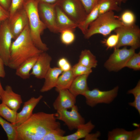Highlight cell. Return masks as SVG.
Wrapping results in <instances>:
<instances>
[{
	"label": "cell",
	"instance_id": "37",
	"mask_svg": "<svg viewBox=\"0 0 140 140\" xmlns=\"http://www.w3.org/2000/svg\"><path fill=\"white\" fill-rule=\"evenodd\" d=\"M87 14L98 4L99 0H80Z\"/></svg>",
	"mask_w": 140,
	"mask_h": 140
},
{
	"label": "cell",
	"instance_id": "38",
	"mask_svg": "<svg viewBox=\"0 0 140 140\" xmlns=\"http://www.w3.org/2000/svg\"><path fill=\"white\" fill-rule=\"evenodd\" d=\"M58 67L61 68L63 71H66L71 69V65L65 58L62 57L59 59L57 62Z\"/></svg>",
	"mask_w": 140,
	"mask_h": 140
},
{
	"label": "cell",
	"instance_id": "32",
	"mask_svg": "<svg viewBox=\"0 0 140 140\" xmlns=\"http://www.w3.org/2000/svg\"><path fill=\"white\" fill-rule=\"evenodd\" d=\"M60 39L64 44L68 45L72 44L74 41L75 36L74 31L71 29H66L60 32Z\"/></svg>",
	"mask_w": 140,
	"mask_h": 140
},
{
	"label": "cell",
	"instance_id": "10",
	"mask_svg": "<svg viewBox=\"0 0 140 140\" xmlns=\"http://www.w3.org/2000/svg\"><path fill=\"white\" fill-rule=\"evenodd\" d=\"M71 109L70 111L68 110L57 111L55 115L57 120L64 122L68 129L72 131L85 123V120L79 113L77 106L75 105Z\"/></svg>",
	"mask_w": 140,
	"mask_h": 140
},
{
	"label": "cell",
	"instance_id": "3",
	"mask_svg": "<svg viewBox=\"0 0 140 140\" xmlns=\"http://www.w3.org/2000/svg\"><path fill=\"white\" fill-rule=\"evenodd\" d=\"M38 3L36 0H26L23 8L27 16L30 33L34 43L39 50L46 52L48 48L43 42L41 36L46 27L39 17L38 10Z\"/></svg>",
	"mask_w": 140,
	"mask_h": 140
},
{
	"label": "cell",
	"instance_id": "44",
	"mask_svg": "<svg viewBox=\"0 0 140 140\" xmlns=\"http://www.w3.org/2000/svg\"><path fill=\"white\" fill-rule=\"evenodd\" d=\"M38 3L43 2L50 4H55L58 0H36Z\"/></svg>",
	"mask_w": 140,
	"mask_h": 140
},
{
	"label": "cell",
	"instance_id": "21",
	"mask_svg": "<svg viewBox=\"0 0 140 140\" xmlns=\"http://www.w3.org/2000/svg\"><path fill=\"white\" fill-rule=\"evenodd\" d=\"M39 55L29 58L21 64L16 69V75L23 79L29 78L31 75L30 71L32 69Z\"/></svg>",
	"mask_w": 140,
	"mask_h": 140
},
{
	"label": "cell",
	"instance_id": "36",
	"mask_svg": "<svg viewBox=\"0 0 140 140\" xmlns=\"http://www.w3.org/2000/svg\"><path fill=\"white\" fill-rule=\"evenodd\" d=\"M26 0H12L8 10L9 18H11L17 11L22 8Z\"/></svg>",
	"mask_w": 140,
	"mask_h": 140
},
{
	"label": "cell",
	"instance_id": "9",
	"mask_svg": "<svg viewBox=\"0 0 140 140\" xmlns=\"http://www.w3.org/2000/svg\"><path fill=\"white\" fill-rule=\"evenodd\" d=\"M9 18L3 20L0 25V57L6 66L8 65L13 39Z\"/></svg>",
	"mask_w": 140,
	"mask_h": 140
},
{
	"label": "cell",
	"instance_id": "33",
	"mask_svg": "<svg viewBox=\"0 0 140 140\" xmlns=\"http://www.w3.org/2000/svg\"><path fill=\"white\" fill-rule=\"evenodd\" d=\"M71 69L75 77L84 75L90 74L92 72V68L86 67L78 62L72 66Z\"/></svg>",
	"mask_w": 140,
	"mask_h": 140
},
{
	"label": "cell",
	"instance_id": "16",
	"mask_svg": "<svg viewBox=\"0 0 140 140\" xmlns=\"http://www.w3.org/2000/svg\"><path fill=\"white\" fill-rule=\"evenodd\" d=\"M1 100L11 109L17 111L22 103V100L20 94L15 93L12 87L6 86L1 95Z\"/></svg>",
	"mask_w": 140,
	"mask_h": 140
},
{
	"label": "cell",
	"instance_id": "42",
	"mask_svg": "<svg viewBox=\"0 0 140 140\" xmlns=\"http://www.w3.org/2000/svg\"><path fill=\"white\" fill-rule=\"evenodd\" d=\"M12 0H0V5L6 10L8 11Z\"/></svg>",
	"mask_w": 140,
	"mask_h": 140
},
{
	"label": "cell",
	"instance_id": "39",
	"mask_svg": "<svg viewBox=\"0 0 140 140\" xmlns=\"http://www.w3.org/2000/svg\"><path fill=\"white\" fill-rule=\"evenodd\" d=\"M101 133L100 131H97L94 133L88 134L85 138V140H97L100 136Z\"/></svg>",
	"mask_w": 140,
	"mask_h": 140
},
{
	"label": "cell",
	"instance_id": "24",
	"mask_svg": "<svg viewBox=\"0 0 140 140\" xmlns=\"http://www.w3.org/2000/svg\"><path fill=\"white\" fill-rule=\"evenodd\" d=\"M99 16V5L97 4L88 14L84 20L78 25V27L84 35L90 25Z\"/></svg>",
	"mask_w": 140,
	"mask_h": 140
},
{
	"label": "cell",
	"instance_id": "23",
	"mask_svg": "<svg viewBox=\"0 0 140 140\" xmlns=\"http://www.w3.org/2000/svg\"><path fill=\"white\" fill-rule=\"evenodd\" d=\"M78 63L91 68L96 67L97 65L95 56L89 50L87 49L81 51Z\"/></svg>",
	"mask_w": 140,
	"mask_h": 140
},
{
	"label": "cell",
	"instance_id": "6",
	"mask_svg": "<svg viewBox=\"0 0 140 140\" xmlns=\"http://www.w3.org/2000/svg\"><path fill=\"white\" fill-rule=\"evenodd\" d=\"M55 4L78 25L84 20L87 15L80 0H58Z\"/></svg>",
	"mask_w": 140,
	"mask_h": 140
},
{
	"label": "cell",
	"instance_id": "43",
	"mask_svg": "<svg viewBox=\"0 0 140 140\" xmlns=\"http://www.w3.org/2000/svg\"><path fill=\"white\" fill-rule=\"evenodd\" d=\"M4 65V62L0 57V78H4L5 76Z\"/></svg>",
	"mask_w": 140,
	"mask_h": 140
},
{
	"label": "cell",
	"instance_id": "4",
	"mask_svg": "<svg viewBox=\"0 0 140 140\" xmlns=\"http://www.w3.org/2000/svg\"><path fill=\"white\" fill-rule=\"evenodd\" d=\"M123 25L119 18L115 15L113 11L108 12L99 15L90 25L84 34V37L88 39L93 35L97 34L106 36L113 31Z\"/></svg>",
	"mask_w": 140,
	"mask_h": 140
},
{
	"label": "cell",
	"instance_id": "30",
	"mask_svg": "<svg viewBox=\"0 0 140 140\" xmlns=\"http://www.w3.org/2000/svg\"><path fill=\"white\" fill-rule=\"evenodd\" d=\"M123 24L126 26H131L135 24L136 17L134 13L129 10L124 11L119 18Z\"/></svg>",
	"mask_w": 140,
	"mask_h": 140
},
{
	"label": "cell",
	"instance_id": "29",
	"mask_svg": "<svg viewBox=\"0 0 140 140\" xmlns=\"http://www.w3.org/2000/svg\"><path fill=\"white\" fill-rule=\"evenodd\" d=\"M128 94H132L134 96V101L129 103L130 106L135 108L140 114V81L138 82L136 86L133 89L129 90Z\"/></svg>",
	"mask_w": 140,
	"mask_h": 140
},
{
	"label": "cell",
	"instance_id": "20",
	"mask_svg": "<svg viewBox=\"0 0 140 140\" xmlns=\"http://www.w3.org/2000/svg\"><path fill=\"white\" fill-rule=\"evenodd\" d=\"M95 127V125L90 120L86 123L79 125L74 133L64 137V140H78L84 138L90 133Z\"/></svg>",
	"mask_w": 140,
	"mask_h": 140
},
{
	"label": "cell",
	"instance_id": "25",
	"mask_svg": "<svg viewBox=\"0 0 140 140\" xmlns=\"http://www.w3.org/2000/svg\"><path fill=\"white\" fill-rule=\"evenodd\" d=\"M99 16L110 11H120L121 9L117 0H99Z\"/></svg>",
	"mask_w": 140,
	"mask_h": 140
},
{
	"label": "cell",
	"instance_id": "45",
	"mask_svg": "<svg viewBox=\"0 0 140 140\" xmlns=\"http://www.w3.org/2000/svg\"><path fill=\"white\" fill-rule=\"evenodd\" d=\"M4 90V89L3 88L2 84L0 80V100H1V95Z\"/></svg>",
	"mask_w": 140,
	"mask_h": 140
},
{
	"label": "cell",
	"instance_id": "34",
	"mask_svg": "<svg viewBox=\"0 0 140 140\" xmlns=\"http://www.w3.org/2000/svg\"><path fill=\"white\" fill-rule=\"evenodd\" d=\"M125 67L133 69L134 70L140 69V53L135 52L131 56L126 63Z\"/></svg>",
	"mask_w": 140,
	"mask_h": 140
},
{
	"label": "cell",
	"instance_id": "11",
	"mask_svg": "<svg viewBox=\"0 0 140 140\" xmlns=\"http://www.w3.org/2000/svg\"><path fill=\"white\" fill-rule=\"evenodd\" d=\"M55 4L43 2L38 3L39 17L46 28L51 32L58 33L55 22Z\"/></svg>",
	"mask_w": 140,
	"mask_h": 140
},
{
	"label": "cell",
	"instance_id": "1",
	"mask_svg": "<svg viewBox=\"0 0 140 140\" xmlns=\"http://www.w3.org/2000/svg\"><path fill=\"white\" fill-rule=\"evenodd\" d=\"M55 114L39 112L16 127L17 140H42L50 131L61 127Z\"/></svg>",
	"mask_w": 140,
	"mask_h": 140
},
{
	"label": "cell",
	"instance_id": "40",
	"mask_svg": "<svg viewBox=\"0 0 140 140\" xmlns=\"http://www.w3.org/2000/svg\"><path fill=\"white\" fill-rule=\"evenodd\" d=\"M140 140V126L134 130L132 131V135L131 140Z\"/></svg>",
	"mask_w": 140,
	"mask_h": 140
},
{
	"label": "cell",
	"instance_id": "41",
	"mask_svg": "<svg viewBox=\"0 0 140 140\" xmlns=\"http://www.w3.org/2000/svg\"><path fill=\"white\" fill-rule=\"evenodd\" d=\"M9 18L8 11L0 5V18L4 20Z\"/></svg>",
	"mask_w": 140,
	"mask_h": 140
},
{
	"label": "cell",
	"instance_id": "14",
	"mask_svg": "<svg viewBox=\"0 0 140 140\" xmlns=\"http://www.w3.org/2000/svg\"><path fill=\"white\" fill-rule=\"evenodd\" d=\"M58 92V95L53 104L55 110H68L75 105L76 96L68 89L61 90Z\"/></svg>",
	"mask_w": 140,
	"mask_h": 140
},
{
	"label": "cell",
	"instance_id": "31",
	"mask_svg": "<svg viewBox=\"0 0 140 140\" xmlns=\"http://www.w3.org/2000/svg\"><path fill=\"white\" fill-rule=\"evenodd\" d=\"M65 131L61 127L52 130L44 137L42 140H64Z\"/></svg>",
	"mask_w": 140,
	"mask_h": 140
},
{
	"label": "cell",
	"instance_id": "22",
	"mask_svg": "<svg viewBox=\"0 0 140 140\" xmlns=\"http://www.w3.org/2000/svg\"><path fill=\"white\" fill-rule=\"evenodd\" d=\"M75 78L71 69L63 71L58 78L55 87L56 91L58 92L61 90L69 89Z\"/></svg>",
	"mask_w": 140,
	"mask_h": 140
},
{
	"label": "cell",
	"instance_id": "7",
	"mask_svg": "<svg viewBox=\"0 0 140 140\" xmlns=\"http://www.w3.org/2000/svg\"><path fill=\"white\" fill-rule=\"evenodd\" d=\"M118 89V86L108 91H101L98 88H95L88 90L82 95L85 98L87 104L93 107L99 104L111 103L117 97Z\"/></svg>",
	"mask_w": 140,
	"mask_h": 140
},
{
	"label": "cell",
	"instance_id": "35",
	"mask_svg": "<svg viewBox=\"0 0 140 140\" xmlns=\"http://www.w3.org/2000/svg\"><path fill=\"white\" fill-rule=\"evenodd\" d=\"M119 40V35L117 33L111 34L106 39L102 41V43L107 48V49L115 48L117 46Z\"/></svg>",
	"mask_w": 140,
	"mask_h": 140
},
{
	"label": "cell",
	"instance_id": "12",
	"mask_svg": "<svg viewBox=\"0 0 140 140\" xmlns=\"http://www.w3.org/2000/svg\"><path fill=\"white\" fill-rule=\"evenodd\" d=\"M9 19L10 28L14 40L29 24L27 16L23 7Z\"/></svg>",
	"mask_w": 140,
	"mask_h": 140
},
{
	"label": "cell",
	"instance_id": "2",
	"mask_svg": "<svg viewBox=\"0 0 140 140\" xmlns=\"http://www.w3.org/2000/svg\"><path fill=\"white\" fill-rule=\"evenodd\" d=\"M43 52L38 49L34 43L28 24L12 43L8 66L16 69L26 60L38 55Z\"/></svg>",
	"mask_w": 140,
	"mask_h": 140
},
{
	"label": "cell",
	"instance_id": "28",
	"mask_svg": "<svg viewBox=\"0 0 140 140\" xmlns=\"http://www.w3.org/2000/svg\"><path fill=\"white\" fill-rule=\"evenodd\" d=\"M0 125L5 131L8 140H17L16 127L0 116Z\"/></svg>",
	"mask_w": 140,
	"mask_h": 140
},
{
	"label": "cell",
	"instance_id": "47",
	"mask_svg": "<svg viewBox=\"0 0 140 140\" xmlns=\"http://www.w3.org/2000/svg\"><path fill=\"white\" fill-rule=\"evenodd\" d=\"M3 20L2 19L0 18V25Z\"/></svg>",
	"mask_w": 140,
	"mask_h": 140
},
{
	"label": "cell",
	"instance_id": "18",
	"mask_svg": "<svg viewBox=\"0 0 140 140\" xmlns=\"http://www.w3.org/2000/svg\"><path fill=\"white\" fill-rule=\"evenodd\" d=\"M62 72V70L58 67H50L44 78L45 81L40 92H47L55 87L58 78Z\"/></svg>",
	"mask_w": 140,
	"mask_h": 140
},
{
	"label": "cell",
	"instance_id": "5",
	"mask_svg": "<svg viewBox=\"0 0 140 140\" xmlns=\"http://www.w3.org/2000/svg\"><path fill=\"white\" fill-rule=\"evenodd\" d=\"M114 31L119 35L118 43L114 49L129 46L136 50L140 47V29L138 26L135 24L131 26L123 25Z\"/></svg>",
	"mask_w": 140,
	"mask_h": 140
},
{
	"label": "cell",
	"instance_id": "26",
	"mask_svg": "<svg viewBox=\"0 0 140 140\" xmlns=\"http://www.w3.org/2000/svg\"><path fill=\"white\" fill-rule=\"evenodd\" d=\"M132 131H128L123 128H116L108 132V140H131Z\"/></svg>",
	"mask_w": 140,
	"mask_h": 140
},
{
	"label": "cell",
	"instance_id": "19",
	"mask_svg": "<svg viewBox=\"0 0 140 140\" xmlns=\"http://www.w3.org/2000/svg\"><path fill=\"white\" fill-rule=\"evenodd\" d=\"M89 74H85L75 78L68 89L70 92L77 96L82 95L89 89L88 86L87 80Z\"/></svg>",
	"mask_w": 140,
	"mask_h": 140
},
{
	"label": "cell",
	"instance_id": "27",
	"mask_svg": "<svg viewBox=\"0 0 140 140\" xmlns=\"http://www.w3.org/2000/svg\"><path fill=\"white\" fill-rule=\"evenodd\" d=\"M17 111L12 110L4 103L0 104V116L14 124L16 121Z\"/></svg>",
	"mask_w": 140,
	"mask_h": 140
},
{
	"label": "cell",
	"instance_id": "15",
	"mask_svg": "<svg viewBox=\"0 0 140 140\" xmlns=\"http://www.w3.org/2000/svg\"><path fill=\"white\" fill-rule=\"evenodd\" d=\"M43 97L42 95L37 97H32L25 102L21 110L17 113L16 121L14 125L17 126L28 119L33 114V109Z\"/></svg>",
	"mask_w": 140,
	"mask_h": 140
},
{
	"label": "cell",
	"instance_id": "46",
	"mask_svg": "<svg viewBox=\"0 0 140 140\" xmlns=\"http://www.w3.org/2000/svg\"><path fill=\"white\" fill-rule=\"evenodd\" d=\"M119 5L120 6L122 3H125L127 0H117Z\"/></svg>",
	"mask_w": 140,
	"mask_h": 140
},
{
	"label": "cell",
	"instance_id": "8",
	"mask_svg": "<svg viewBox=\"0 0 140 140\" xmlns=\"http://www.w3.org/2000/svg\"><path fill=\"white\" fill-rule=\"evenodd\" d=\"M135 49L125 46L114 49L113 53L105 63L104 66L110 71H118L125 67L127 62L135 52Z\"/></svg>",
	"mask_w": 140,
	"mask_h": 140
},
{
	"label": "cell",
	"instance_id": "17",
	"mask_svg": "<svg viewBox=\"0 0 140 140\" xmlns=\"http://www.w3.org/2000/svg\"><path fill=\"white\" fill-rule=\"evenodd\" d=\"M55 10L56 24L58 33L66 29L74 31L78 27V24L70 18L56 4Z\"/></svg>",
	"mask_w": 140,
	"mask_h": 140
},
{
	"label": "cell",
	"instance_id": "13",
	"mask_svg": "<svg viewBox=\"0 0 140 140\" xmlns=\"http://www.w3.org/2000/svg\"><path fill=\"white\" fill-rule=\"evenodd\" d=\"M51 57L46 52L39 54L30 73L31 75L38 79H44L50 67Z\"/></svg>",
	"mask_w": 140,
	"mask_h": 140
}]
</instances>
